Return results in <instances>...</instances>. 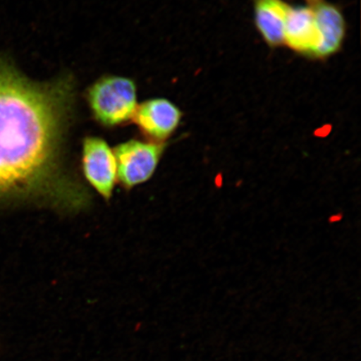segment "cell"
I'll return each instance as SVG.
<instances>
[{
    "mask_svg": "<svg viewBox=\"0 0 361 361\" xmlns=\"http://www.w3.org/2000/svg\"><path fill=\"white\" fill-rule=\"evenodd\" d=\"M88 100L94 116L102 123L115 126L133 116L137 109V90L133 80L106 78L89 90Z\"/></svg>",
    "mask_w": 361,
    "mask_h": 361,
    "instance_id": "2",
    "label": "cell"
},
{
    "mask_svg": "<svg viewBox=\"0 0 361 361\" xmlns=\"http://www.w3.org/2000/svg\"><path fill=\"white\" fill-rule=\"evenodd\" d=\"M85 177L105 198L111 196L117 174L114 153L102 139H85L83 149Z\"/></svg>",
    "mask_w": 361,
    "mask_h": 361,
    "instance_id": "4",
    "label": "cell"
},
{
    "mask_svg": "<svg viewBox=\"0 0 361 361\" xmlns=\"http://www.w3.org/2000/svg\"><path fill=\"white\" fill-rule=\"evenodd\" d=\"M319 44L314 57L326 58L341 49L345 35V22L340 10L332 4L316 3L313 6Z\"/></svg>",
    "mask_w": 361,
    "mask_h": 361,
    "instance_id": "7",
    "label": "cell"
},
{
    "mask_svg": "<svg viewBox=\"0 0 361 361\" xmlns=\"http://www.w3.org/2000/svg\"><path fill=\"white\" fill-rule=\"evenodd\" d=\"M290 8L283 0H255L257 28L269 47L284 44V28Z\"/></svg>",
    "mask_w": 361,
    "mask_h": 361,
    "instance_id": "8",
    "label": "cell"
},
{
    "mask_svg": "<svg viewBox=\"0 0 361 361\" xmlns=\"http://www.w3.org/2000/svg\"><path fill=\"white\" fill-rule=\"evenodd\" d=\"M133 117L144 133L156 139H164L178 128L182 113L169 101L154 99L137 107Z\"/></svg>",
    "mask_w": 361,
    "mask_h": 361,
    "instance_id": "5",
    "label": "cell"
},
{
    "mask_svg": "<svg viewBox=\"0 0 361 361\" xmlns=\"http://www.w3.org/2000/svg\"><path fill=\"white\" fill-rule=\"evenodd\" d=\"M308 1L319 3V0H308Z\"/></svg>",
    "mask_w": 361,
    "mask_h": 361,
    "instance_id": "9",
    "label": "cell"
},
{
    "mask_svg": "<svg viewBox=\"0 0 361 361\" xmlns=\"http://www.w3.org/2000/svg\"><path fill=\"white\" fill-rule=\"evenodd\" d=\"M71 81L37 84L0 59V198L33 190L55 160Z\"/></svg>",
    "mask_w": 361,
    "mask_h": 361,
    "instance_id": "1",
    "label": "cell"
},
{
    "mask_svg": "<svg viewBox=\"0 0 361 361\" xmlns=\"http://www.w3.org/2000/svg\"><path fill=\"white\" fill-rule=\"evenodd\" d=\"M284 43L298 53L314 56L319 35L313 7H290L284 28Z\"/></svg>",
    "mask_w": 361,
    "mask_h": 361,
    "instance_id": "6",
    "label": "cell"
},
{
    "mask_svg": "<svg viewBox=\"0 0 361 361\" xmlns=\"http://www.w3.org/2000/svg\"><path fill=\"white\" fill-rule=\"evenodd\" d=\"M161 144L130 141L115 150L117 175L125 186L133 187L151 178L159 161Z\"/></svg>",
    "mask_w": 361,
    "mask_h": 361,
    "instance_id": "3",
    "label": "cell"
}]
</instances>
